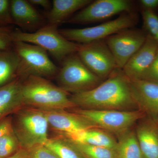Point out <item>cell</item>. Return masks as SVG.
I'll use <instances>...</instances> for the list:
<instances>
[{
    "label": "cell",
    "mask_w": 158,
    "mask_h": 158,
    "mask_svg": "<svg viewBox=\"0 0 158 158\" xmlns=\"http://www.w3.org/2000/svg\"><path fill=\"white\" fill-rule=\"evenodd\" d=\"M23 108L13 114L12 127L21 148L28 150L36 145L46 144L49 139V124L44 111Z\"/></svg>",
    "instance_id": "obj_3"
},
{
    "label": "cell",
    "mask_w": 158,
    "mask_h": 158,
    "mask_svg": "<svg viewBox=\"0 0 158 158\" xmlns=\"http://www.w3.org/2000/svg\"><path fill=\"white\" fill-rule=\"evenodd\" d=\"M22 94L25 106L43 111L76 107L68 93L42 77L31 75L22 80Z\"/></svg>",
    "instance_id": "obj_2"
},
{
    "label": "cell",
    "mask_w": 158,
    "mask_h": 158,
    "mask_svg": "<svg viewBox=\"0 0 158 158\" xmlns=\"http://www.w3.org/2000/svg\"><path fill=\"white\" fill-rule=\"evenodd\" d=\"M28 2L33 6H40L48 11L52 8V2L49 0H28Z\"/></svg>",
    "instance_id": "obj_32"
},
{
    "label": "cell",
    "mask_w": 158,
    "mask_h": 158,
    "mask_svg": "<svg viewBox=\"0 0 158 158\" xmlns=\"http://www.w3.org/2000/svg\"><path fill=\"white\" fill-rule=\"evenodd\" d=\"M118 136L115 158H143L135 132L129 129Z\"/></svg>",
    "instance_id": "obj_20"
},
{
    "label": "cell",
    "mask_w": 158,
    "mask_h": 158,
    "mask_svg": "<svg viewBox=\"0 0 158 158\" xmlns=\"http://www.w3.org/2000/svg\"><path fill=\"white\" fill-rule=\"evenodd\" d=\"M77 54L86 66L103 80L108 78L117 68L104 40L79 44Z\"/></svg>",
    "instance_id": "obj_10"
},
{
    "label": "cell",
    "mask_w": 158,
    "mask_h": 158,
    "mask_svg": "<svg viewBox=\"0 0 158 158\" xmlns=\"http://www.w3.org/2000/svg\"><path fill=\"white\" fill-rule=\"evenodd\" d=\"M30 158H60L44 144H39L28 150Z\"/></svg>",
    "instance_id": "obj_27"
},
{
    "label": "cell",
    "mask_w": 158,
    "mask_h": 158,
    "mask_svg": "<svg viewBox=\"0 0 158 158\" xmlns=\"http://www.w3.org/2000/svg\"><path fill=\"white\" fill-rule=\"evenodd\" d=\"M138 16L135 11L120 14L116 19L90 27L62 29L59 33L65 39L78 44H85L106 38L137 25Z\"/></svg>",
    "instance_id": "obj_7"
},
{
    "label": "cell",
    "mask_w": 158,
    "mask_h": 158,
    "mask_svg": "<svg viewBox=\"0 0 158 158\" xmlns=\"http://www.w3.org/2000/svg\"><path fill=\"white\" fill-rule=\"evenodd\" d=\"M70 141L84 158H115L113 150Z\"/></svg>",
    "instance_id": "obj_23"
},
{
    "label": "cell",
    "mask_w": 158,
    "mask_h": 158,
    "mask_svg": "<svg viewBox=\"0 0 158 158\" xmlns=\"http://www.w3.org/2000/svg\"><path fill=\"white\" fill-rule=\"evenodd\" d=\"M147 36L143 29L131 28L118 32L104 40L113 54L117 68L123 69L144 44Z\"/></svg>",
    "instance_id": "obj_11"
},
{
    "label": "cell",
    "mask_w": 158,
    "mask_h": 158,
    "mask_svg": "<svg viewBox=\"0 0 158 158\" xmlns=\"http://www.w3.org/2000/svg\"><path fill=\"white\" fill-rule=\"evenodd\" d=\"M20 148L19 141L13 131L0 138V158H8Z\"/></svg>",
    "instance_id": "obj_24"
},
{
    "label": "cell",
    "mask_w": 158,
    "mask_h": 158,
    "mask_svg": "<svg viewBox=\"0 0 158 158\" xmlns=\"http://www.w3.org/2000/svg\"><path fill=\"white\" fill-rule=\"evenodd\" d=\"M58 27L47 23L33 33L14 29L12 40L13 42L22 41L38 46L61 63L69 55L77 53L79 44L65 39L59 33Z\"/></svg>",
    "instance_id": "obj_4"
},
{
    "label": "cell",
    "mask_w": 158,
    "mask_h": 158,
    "mask_svg": "<svg viewBox=\"0 0 158 158\" xmlns=\"http://www.w3.org/2000/svg\"><path fill=\"white\" fill-rule=\"evenodd\" d=\"M135 133L143 158H158V128L153 119L141 120Z\"/></svg>",
    "instance_id": "obj_17"
},
{
    "label": "cell",
    "mask_w": 158,
    "mask_h": 158,
    "mask_svg": "<svg viewBox=\"0 0 158 158\" xmlns=\"http://www.w3.org/2000/svg\"><path fill=\"white\" fill-rule=\"evenodd\" d=\"M13 24L10 1L0 0V27H9Z\"/></svg>",
    "instance_id": "obj_26"
},
{
    "label": "cell",
    "mask_w": 158,
    "mask_h": 158,
    "mask_svg": "<svg viewBox=\"0 0 158 158\" xmlns=\"http://www.w3.org/2000/svg\"><path fill=\"white\" fill-rule=\"evenodd\" d=\"M74 113L86 118L94 127L117 135L130 129V128L144 117L141 110L121 111L78 109Z\"/></svg>",
    "instance_id": "obj_8"
},
{
    "label": "cell",
    "mask_w": 158,
    "mask_h": 158,
    "mask_svg": "<svg viewBox=\"0 0 158 158\" xmlns=\"http://www.w3.org/2000/svg\"><path fill=\"white\" fill-rule=\"evenodd\" d=\"M92 0H53L50 11L46 13L47 23L59 26L65 23L77 11L90 4Z\"/></svg>",
    "instance_id": "obj_18"
},
{
    "label": "cell",
    "mask_w": 158,
    "mask_h": 158,
    "mask_svg": "<svg viewBox=\"0 0 158 158\" xmlns=\"http://www.w3.org/2000/svg\"><path fill=\"white\" fill-rule=\"evenodd\" d=\"M44 111L49 125L64 135L94 127L86 118L74 112L69 113L65 110Z\"/></svg>",
    "instance_id": "obj_14"
},
{
    "label": "cell",
    "mask_w": 158,
    "mask_h": 158,
    "mask_svg": "<svg viewBox=\"0 0 158 158\" xmlns=\"http://www.w3.org/2000/svg\"><path fill=\"white\" fill-rule=\"evenodd\" d=\"M70 98L76 107L85 110L130 111L138 107L130 80L118 68L98 86Z\"/></svg>",
    "instance_id": "obj_1"
},
{
    "label": "cell",
    "mask_w": 158,
    "mask_h": 158,
    "mask_svg": "<svg viewBox=\"0 0 158 158\" xmlns=\"http://www.w3.org/2000/svg\"><path fill=\"white\" fill-rule=\"evenodd\" d=\"M74 142L114 150L116 140L106 131L94 127L65 135Z\"/></svg>",
    "instance_id": "obj_19"
},
{
    "label": "cell",
    "mask_w": 158,
    "mask_h": 158,
    "mask_svg": "<svg viewBox=\"0 0 158 158\" xmlns=\"http://www.w3.org/2000/svg\"><path fill=\"white\" fill-rule=\"evenodd\" d=\"M44 145L60 158H84L66 138H49Z\"/></svg>",
    "instance_id": "obj_22"
},
{
    "label": "cell",
    "mask_w": 158,
    "mask_h": 158,
    "mask_svg": "<svg viewBox=\"0 0 158 158\" xmlns=\"http://www.w3.org/2000/svg\"><path fill=\"white\" fill-rule=\"evenodd\" d=\"M158 51V44L148 35L144 44L134 54L122 70L130 81L141 80L151 65Z\"/></svg>",
    "instance_id": "obj_12"
},
{
    "label": "cell",
    "mask_w": 158,
    "mask_h": 158,
    "mask_svg": "<svg viewBox=\"0 0 158 158\" xmlns=\"http://www.w3.org/2000/svg\"><path fill=\"white\" fill-rule=\"evenodd\" d=\"M12 48L20 58L17 77L21 80L31 75L47 79L56 77L59 68L51 60L45 50L22 41H14Z\"/></svg>",
    "instance_id": "obj_5"
},
{
    "label": "cell",
    "mask_w": 158,
    "mask_h": 158,
    "mask_svg": "<svg viewBox=\"0 0 158 158\" xmlns=\"http://www.w3.org/2000/svg\"><path fill=\"white\" fill-rule=\"evenodd\" d=\"M14 29L11 26L0 27V50L12 48V33Z\"/></svg>",
    "instance_id": "obj_28"
},
{
    "label": "cell",
    "mask_w": 158,
    "mask_h": 158,
    "mask_svg": "<svg viewBox=\"0 0 158 158\" xmlns=\"http://www.w3.org/2000/svg\"><path fill=\"white\" fill-rule=\"evenodd\" d=\"M141 80L158 84V51L152 63L143 75Z\"/></svg>",
    "instance_id": "obj_29"
},
{
    "label": "cell",
    "mask_w": 158,
    "mask_h": 158,
    "mask_svg": "<svg viewBox=\"0 0 158 158\" xmlns=\"http://www.w3.org/2000/svg\"><path fill=\"white\" fill-rule=\"evenodd\" d=\"M10 7L13 23L24 31L33 33L47 23L45 18L26 0H11Z\"/></svg>",
    "instance_id": "obj_13"
},
{
    "label": "cell",
    "mask_w": 158,
    "mask_h": 158,
    "mask_svg": "<svg viewBox=\"0 0 158 158\" xmlns=\"http://www.w3.org/2000/svg\"><path fill=\"white\" fill-rule=\"evenodd\" d=\"M24 106L20 79L0 87V121Z\"/></svg>",
    "instance_id": "obj_16"
},
{
    "label": "cell",
    "mask_w": 158,
    "mask_h": 158,
    "mask_svg": "<svg viewBox=\"0 0 158 158\" xmlns=\"http://www.w3.org/2000/svg\"><path fill=\"white\" fill-rule=\"evenodd\" d=\"M56 78L59 87L67 93H81L93 89L103 81L86 66L77 53L61 62Z\"/></svg>",
    "instance_id": "obj_6"
},
{
    "label": "cell",
    "mask_w": 158,
    "mask_h": 158,
    "mask_svg": "<svg viewBox=\"0 0 158 158\" xmlns=\"http://www.w3.org/2000/svg\"><path fill=\"white\" fill-rule=\"evenodd\" d=\"M130 81L138 107L154 118L158 115V84L144 80Z\"/></svg>",
    "instance_id": "obj_15"
},
{
    "label": "cell",
    "mask_w": 158,
    "mask_h": 158,
    "mask_svg": "<svg viewBox=\"0 0 158 158\" xmlns=\"http://www.w3.org/2000/svg\"><path fill=\"white\" fill-rule=\"evenodd\" d=\"M138 3L142 10L155 11L158 9V0H140Z\"/></svg>",
    "instance_id": "obj_31"
},
{
    "label": "cell",
    "mask_w": 158,
    "mask_h": 158,
    "mask_svg": "<svg viewBox=\"0 0 158 158\" xmlns=\"http://www.w3.org/2000/svg\"><path fill=\"white\" fill-rule=\"evenodd\" d=\"M152 119H153L154 121L155 122L158 128V115L156 117H155L154 118H152Z\"/></svg>",
    "instance_id": "obj_34"
},
{
    "label": "cell",
    "mask_w": 158,
    "mask_h": 158,
    "mask_svg": "<svg viewBox=\"0 0 158 158\" xmlns=\"http://www.w3.org/2000/svg\"><path fill=\"white\" fill-rule=\"evenodd\" d=\"M8 158H30V156L27 150L21 148L13 155Z\"/></svg>",
    "instance_id": "obj_33"
},
{
    "label": "cell",
    "mask_w": 158,
    "mask_h": 158,
    "mask_svg": "<svg viewBox=\"0 0 158 158\" xmlns=\"http://www.w3.org/2000/svg\"><path fill=\"white\" fill-rule=\"evenodd\" d=\"M130 0H97L73 15L65 23L88 24L102 21L114 15L135 11Z\"/></svg>",
    "instance_id": "obj_9"
},
{
    "label": "cell",
    "mask_w": 158,
    "mask_h": 158,
    "mask_svg": "<svg viewBox=\"0 0 158 158\" xmlns=\"http://www.w3.org/2000/svg\"><path fill=\"white\" fill-rule=\"evenodd\" d=\"M143 30L158 44V16L154 11L142 10Z\"/></svg>",
    "instance_id": "obj_25"
},
{
    "label": "cell",
    "mask_w": 158,
    "mask_h": 158,
    "mask_svg": "<svg viewBox=\"0 0 158 158\" xmlns=\"http://www.w3.org/2000/svg\"><path fill=\"white\" fill-rule=\"evenodd\" d=\"M12 131V117L11 116H8L0 121V138Z\"/></svg>",
    "instance_id": "obj_30"
},
{
    "label": "cell",
    "mask_w": 158,
    "mask_h": 158,
    "mask_svg": "<svg viewBox=\"0 0 158 158\" xmlns=\"http://www.w3.org/2000/svg\"><path fill=\"white\" fill-rule=\"evenodd\" d=\"M20 58L13 48L0 50V87L17 78Z\"/></svg>",
    "instance_id": "obj_21"
}]
</instances>
